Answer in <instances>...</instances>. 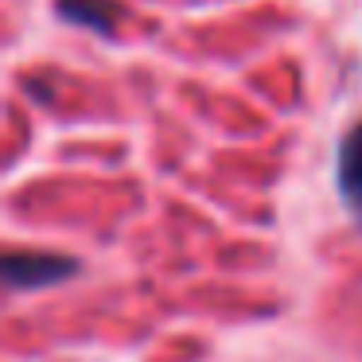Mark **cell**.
Segmentation results:
<instances>
[{
    "instance_id": "cell-1",
    "label": "cell",
    "mask_w": 362,
    "mask_h": 362,
    "mask_svg": "<svg viewBox=\"0 0 362 362\" xmlns=\"http://www.w3.org/2000/svg\"><path fill=\"white\" fill-rule=\"evenodd\" d=\"M4 281L12 292H40L51 284H63L78 273V261L63 257V253H40V250H12L4 257Z\"/></svg>"
},
{
    "instance_id": "cell-2",
    "label": "cell",
    "mask_w": 362,
    "mask_h": 362,
    "mask_svg": "<svg viewBox=\"0 0 362 362\" xmlns=\"http://www.w3.org/2000/svg\"><path fill=\"white\" fill-rule=\"evenodd\" d=\"M335 191L351 222L362 230V121L346 129L335 148Z\"/></svg>"
},
{
    "instance_id": "cell-3",
    "label": "cell",
    "mask_w": 362,
    "mask_h": 362,
    "mask_svg": "<svg viewBox=\"0 0 362 362\" xmlns=\"http://www.w3.org/2000/svg\"><path fill=\"white\" fill-rule=\"evenodd\" d=\"M59 20L74 28H86L94 35H113L121 20V4L117 0H55Z\"/></svg>"
}]
</instances>
